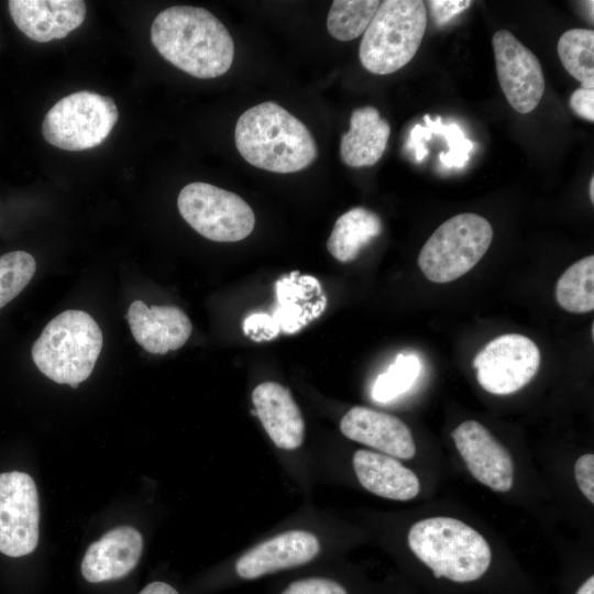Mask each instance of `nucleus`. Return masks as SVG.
Instances as JSON below:
<instances>
[{"label":"nucleus","mask_w":594,"mask_h":594,"mask_svg":"<svg viewBox=\"0 0 594 594\" xmlns=\"http://www.w3.org/2000/svg\"><path fill=\"white\" fill-rule=\"evenodd\" d=\"M151 40L163 58L200 79L219 77L233 63L232 36L204 8L174 6L160 12L151 26Z\"/></svg>","instance_id":"nucleus-1"},{"label":"nucleus","mask_w":594,"mask_h":594,"mask_svg":"<svg viewBox=\"0 0 594 594\" xmlns=\"http://www.w3.org/2000/svg\"><path fill=\"white\" fill-rule=\"evenodd\" d=\"M408 547L437 583L468 587L485 582L493 565L486 539L460 519L436 516L415 522Z\"/></svg>","instance_id":"nucleus-2"},{"label":"nucleus","mask_w":594,"mask_h":594,"mask_svg":"<svg viewBox=\"0 0 594 594\" xmlns=\"http://www.w3.org/2000/svg\"><path fill=\"white\" fill-rule=\"evenodd\" d=\"M234 141L248 163L273 173L299 172L317 157V145L307 127L273 101L258 103L240 116Z\"/></svg>","instance_id":"nucleus-3"},{"label":"nucleus","mask_w":594,"mask_h":594,"mask_svg":"<svg viewBox=\"0 0 594 594\" xmlns=\"http://www.w3.org/2000/svg\"><path fill=\"white\" fill-rule=\"evenodd\" d=\"M102 343L101 329L89 314L66 310L45 326L31 355L46 377L77 388L92 373Z\"/></svg>","instance_id":"nucleus-4"},{"label":"nucleus","mask_w":594,"mask_h":594,"mask_svg":"<svg viewBox=\"0 0 594 594\" xmlns=\"http://www.w3.org/2000/svg\"><path fill=\"white\" fill-rule=\"evenodd\" d=\"M426 28L424 1H382L360 43L362 66L375 75L397 72L416 55Z\"/></svg>","instance_id":"nucleus-5"},{"label":"nucleus","mask_w":594,"mask_h":594,"mask_svg":"<svg viewBox=\"0 0 594 594\" xmlns=\"http://www.w3.org/2000/svg\"><path fill=\"white\" fill-rule=\"evenodd\" d=\"M493 240L491 223L476 213H460L444 221L420 250L418 265L431 282H452L472 270Z\"/></svg>","instance_id":"nucleus-6"},{"label":"nucleus","mask_w":594,"mask_h":594,"mask_svg":"<svg viewBox=\"0 0 594 594\" xmlns=\"http://www.w3.org/2000/svg\"><path fill=\"white\" fill-rule=\"evenodd\" d=\"M119 118L112 98L94 91L73 92L58 100L42 123L44 139L65 151H84L100 145Z\"/></svg>","instance_id":"nucleus-7"},{"label":"nucleus","mask_w":594,"mask_h":594,"mask_svg":"<svg viewBox=\"0 0 594 594\" xmlns=\"http://www.w3.org/2000/svg\"><path fill=\"white\" fill-rule=\"evenodd\" d=\"M177 207L183 219L211 241H241L254 229V212L244 199L208 183L186 185L178 195Z\"/></svg>","instance_id":"nucleus-8"},{"label":"nucleus","mask_w":594,"mask_h":594,"mask_svg":"<svg viewBox=\"0 0 594 594\" xmlns=\"http://www.w3.org/2000/svg\"><path fill=\"white\" fill-rule=\"evenodd\" d=\"M539 364L536 343L518 333L493 339L473 360L479 384L494 395H508L522 388L536 375Z\"/></svg>","instance_id":"nucleus-9"},{"label":"nucleus","mask_w":594,"mask_h":594,"mask_svg":"<svg viewBox=\"0 0 594 594\" xmlns=\"http://www.w3.org/2000/svg\"><path fill=\"white\" fill-rule=\"evenodd\" d=\"M40 506L33 479L19 471L0 474V552L18 558L38 542Z\"/></svg>","instance_id":"nucleus-10"},{"label":"nucleus","mask_w":594,"mask_h":594,"mask_svg":"<svg viewBox=\"0 0 594 594\" xmlns=\"http://www.w3.org/2000/svg\"><path fill=\"white\" fill-rule=\"evenodd\" d=\"M492 44L497 78L507 101L519 113L531 112L546 87L539 59L508 30H498Z\"/></svg>","instance_id":"nucleus-11"},{"label":"nucleus","mask_w":594,"mask_h":594,"mask_svg":"<svg viewBox=\"0 0 594 594\" xmlns=\"http://www.w3.org/2000/svg\"><path fill=\"white\" fill-rule=\"evenodd\" d=\"M452 440L472 476L494 492L513 488L512 455L482 424L465 420L452 432Z\"/></svg>","instance_id":"nucleus-12"},{"label":"nucleus","mask_w":594,"mask_h":594,"mask_svg":"<svg viewBox=\"0 0 594 594\" xmlns=\"http://www.w3.org/2000/svg\"><path fill=\"white\" fill-rule=\"evenodd\" d=\"M320 552L317 537L305 530L282 532L244 552L234 563L235 575L245 581L305 565Z\"/></svg>","instance_id":"nucleus-13"},{"label":"nucleus","mask_w":594,"mask_h":594,"mask_svg":"<svg viewBox=\"0 0 594 594\" xmlns=\"http://www.w3.org/2000/svg\"><path fill=\"white\" fill-rule=\"evenodd\" d=\"M8 8L16 28L40 43L66 37L86 18L80 0H10Z\"/></svg>","instance_id":"nucleus-14"},{"label":"nucleus","mask_w":594,"mask_h":594,"mask_svg":"<svg viewBox=\"0 0 594 594\" xmlns=\"http://www.w3.org/2000/svg\"><path fill=\"white\" fill-rule=\"evenodd\" d=\"M349 439L374 448L383 454L409 460L416 454L410 429L399 418L363 406L352 407L340 421Z\"/></svg>","instance_id":"nucleus-15"},{"label":"nucleus","mask_w":594,"mask_h":594,"mask_svg":"<svg viewBox=\"0 0 594 594\" xmlns=\"http://www.w3.org/2000/svg\"><path fill=\"white\" fill-rule=\"evenodd\" d=\"M127 318L136 343L153 354H165L182 348L193 330L187 315L174 306L147 307L142 300H134Z\"/></svg>","instance_id":"nucleus-16"},{"label":"nucleus","mask_w":594,"mask_h":594,"mask_svg":"<svg viewBox=\"0 0 594 594\" xmlns=\"http://www.w3.org/2000/svg\"><path fill=\"white\" fill-rule=\"evenodd\" d=\"M143 549L141 534L131 526H121L92 542L81 562V574L90 583L118 580L138 564Z\"/></svg>","instance_id":"nucleus-17"},{"label":"nucleus","mask_w":594,"mask_h":594,"mask_svg":"<svg viewBox=\"0 0 594 594\" xmlns=\"http://www.w3.org/2000/svg\"><path fill=\"white\" fill-rule=\"evenodd\" d=\"M255 413L274 444L284 450L299 448L305 422L290 392L276 382H264L252 393Z\"/></svg>","instance_id":"nucleus-18"},{"label":"nucleus","mask_w":594,"mask_h":594,"mask_svg":"<svg viewBox=\"0 0 594 594\" xmlns=\"http://www.w3.org/2000/svg\"><path fill=\"white\" fill-rule=\"evenodd\" d=\"M352 465L361 485L372 494L393 499L410 501L420 492L418 476L395 458L358 450Z\"/></svg>","instance_id":"nucleus-19"},{"label":"nucleus","mask_w":594,"mask_h":594,"mask_svg":"<svg viewBox=\"0 0 594 594\" xmlns=\"http://www.w3.org/2000/svg\"><path fill=\"white\" fill-rule=\"evenodd\" d=\"M391 127L376 108L367 106L355 109L350 129L341 138L340 157L353 168L373 166L384 154Z\"/></svg>","instance_id":"nucleus-20"},{"label":"nucleus","mask_w":594,"mask_h":594,"mask_svg":"<svg viewBox=\"0 0 594 594\" xmlns=\"http://www.w3.org/2000/svg\"><path fill=\"white\" fill-rule=\"evenodd\" d=\"M381 231L380 217L369 209L356 207L337 219L327 241V249L336 260L351 262Z\"/></svg>","instance_id":"nucleus-21"},{"label":"nucleus","mask_w":594,"mask_h":594,"mask_svg":"<svg viewBox=\"0 0 594 594\" xmlns=\"http://www.w3.org/2000/svg\"><path fill=\"white\" fill-rule=\"evenodd\" d=\"M558 304L566 311L585 314L594 309V256L572 264L558 279Z\"/></svg>","instance_id":"nucleus-22"},{"label":"nucleus","mask_w":594,"mask_h":594,"mask_svg":"<svg viewBox=\"0 0 594 594\" xmlns=\"http://www.w3.org/2000/svg\"><path fill=\"white\" fill-rule=\"evenodd\" d=\"M557 51L563 67L582 84L581 87L594 89V31H565L558 41Z\"/></svg>","instance_id":"nucleus-23"},{"label":"nucleus","mask_w":594,"mask_h":594,"mask_svg":"<svg viewBox=\"0 0 594 594\" xmlns=\"http://www.w3.org/2000/svg\"><path fill=\"white\" fill-rule=\"evenodd\" d=\"M381 1L334 0L327 18L329 34L339 41H351L365 32Z\"/></svg>","instance_id":"nucleus-24"},{"label":"nucleus","mask_w":594,"mask_h":594,"mask_svg":"<svg viewBox=\"0 0 594 594\" xmlns=\"http://www.w3.org/2000/svg\"><path fill=\"white\" fill-rule=\"evenodd\" d=\"M421 364L415 354L400 353L385 373L375 381L372 396L386 403L407 392L419 376Z\"/></svg>","instance_id":"nucleus-25"},{"label":"nucleus","mask_w":594,"mask_h":594,"mask_svg":"<svg viewBox=\"0 0 594 594\" xmlns=\"http://www.w3.org/2000/svg\"><path fill=\"white\" fill-rule=\"evenodd\" d=\"M35 271V258L25 251H12L0 256V309L24 289Z\"/></svg>","instance_id":"nucleus-26"},{"label":"nucleus","mask_w":594,"mask_h":594,"mask_svg":"<svg viewBox=\"0 0 594 594\" xmlns=\"http://www.w3.org/2000/svg\"><path fill=\"white\" fill-rule=\"evenodd\" d=\"M424 120L431 134H440L448 142V153L441 152L439 154L441 163L447 167L463 166L469 158L473 144L464 136L462 130L457 124H442L440 117L432 121L429 114H426Z\"/></svg>","instance_id":"nucleus-27"},{"label":"nucleus","mask_w":594,"mask_h":594,"mask_svg":"<svg viewBox=\"0 0 594 594\" xmlns=\"http://www.w3.org/2000/svg\"><path fill=\"white\" fill-rule=\"evenodd\" d=\"M279 594H351V592L336 579L314 575L289 582Z\"/></svg>","instance_id":"nucleus-28"},{"label":"nucleus","mask_w":594,"mask_h":594,"mask_svg":"<svg viewBox=\"0 0 594 594\" xmlns=\"http://www.w3.org/2000/svg\"><path fill=\"white\" fill-rule=\"evenodd\" d=\"M573 473L583 496L594 504V454L585 453L579 457L574 463Z\"/></svg>","instance_id":"nucleus-29"},{"label":"nucleus","mask_w":594,"mask_h":594,"mask_svg":"<svg viewBox=\"0 0 594 594\" xmlns=\"http://www.w3.org/2000/svg\"><path fill=\"white\" fill-rule=\"evenodd\" d=\"M435 23L439 26L447 24L455 15L466 10L472 1L469 0H431L428 1Z\"/></svg>","instance_id":"nucleus-30"},{"label":"nucleus","mask_w":594,"mask_h":594,"mask_svg":"<svg viewBox=\"0 0 594 594\" xmlns=\"http://www.w3.org/2000/svg\"><path fill=\"white\" fill-rule=\"evenodd\" d=\"M572 110L581 118L594 121V89L580 87L570 97Z\"/></svg>","instance_id":"nucleus-31"},{"label":"nucleus","mask_w":594,"mask_h":594,"mask_svg":"<svg viewBox=\"0 0 594 594\" xmlns=\"http://www.w3.org/2000/svg\"><path fill=\"white\" fill-rule=\"evenodd\" d=\"M430 138L431 133L426 127L416 124L413 128L409 140L407 142V146L415 150L417 162L422 161L427 156L428 148L425 146L424 142L430 140Z\"/></svg>","instance_id":"nucleus-32"},{"label":"nucleus","mask_w":594,"mask_h":594,"mask_svg":"<svg viewBox=\"0 0 594 594\" xmlns=\"http://www.w3.org/2000/svg\"><path fill=\"white\" fill-rule=\"evenodd\" d=\"M139 594H179L172 585L155 581L147 584Z\"/></svg>","instance_id":"nucleus-33"},{"label":"nucleus","mask_w":594,"mask_h":594,"mask_svg":"<svg viewBox=\"0 0 594 594\" xmlns=\"http://www.w3.org/2000/svg\"><path fill=\"white\" fill-rule=\"evenodd\" d=\"M588 194H590V198H591L592 204H594V177L593 176H592L591 182H590Z\"/></svg>","instance_id":"nucleus-34"}]
</instances>
